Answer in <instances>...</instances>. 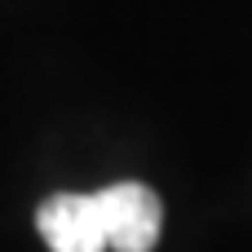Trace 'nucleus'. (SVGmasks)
Here are the masks:
<instances>
[{"label": "nucleus", "instance_id": "f257e3e1", "mask_svg": "<svg viewBox=\"0 0 252 252\" xmlns=\"http://www.w3.org/2000/svg\"><path fill=\"white\" fill-rule=\"evenodd\" d=\"M40 235L53 252H106L111 230H106V208L102 195H53L35 213Z\"/></svg>", "mask_w": 252, "mask_h": 252}, {"label": "nucleus", "instance_id": "f03ea898", "mask_svg": "<svg viewBox=\"0 0 252 252\" xmlns=\"http://www.w3.org/2000/svg\"><path fill=\"white\" fill-rule=\"evenodd\" d=\"M97 195H102V208H106V230H111L115 252H151L159 244L164 208H159L155 190H146L142 182H115Z\"/></svg>", "mask_w": 252, "mask_h": 252}]
</instances>
